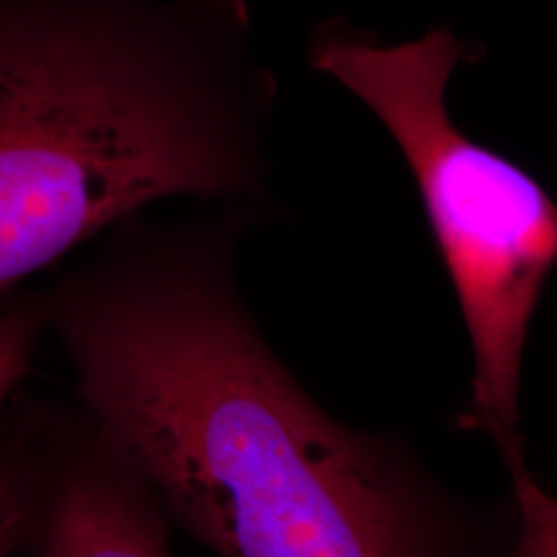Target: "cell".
I'll use <instances>...</instances> for the list:
<instances>
[{"mask_svg": "<svg viewBox=\"0 0 557 557\" xmlns=\"http://www.w3.org/2000/svg\"><path fill=\"white\" fill-rule=\"evenodd\" d=\"M0 444L20 475L21 556L172 557V524L77 403H21Z\"/></svg>", "mask_w": 557, "mask_h": 557, "instance_id": "4", "label": "cell"}, {"mask_svg": "<svg viewBox=\"0 0 557 557\" xmlns=\"http://www.w3.org/2000/svg\"><path fill=\"white\" fill-rule=\"evenodd\" d=\"M23 533V504L17 467L0 444V557L20 554Z\"/></svg>", "mask_w": 557, "mask_h": 557, "instance_id": "7", "label": "cell"}, {"mask_svg": "<svg viewBox=\"0 0 557 557\" xmlns=\"http://www.w3.org/2000/svg\"><path fill=\"white\" fill-rule=\"evenodd\" d=\"M478 57L448 27L386 46L333 20L320 23L310 41L314 69L379 116L411 170L473 349L471 398L458 425L490 440L508 469L524 460L520 370L557 264V202L450 116V77Z\"/></svg>", "mask_w": 557, "mask_h": 557, "instance_id": "3", "label": "cell"}, {"mask_svg": "<svg viewBox=\"0 0 557 557\" xmlns=\"http://www.w3.org/2000/svg\"><path fill=\"white\" fill-rule=\"evenodd\" d=\"M508 473L517 524L512 557H557V499L539 483L527 460Z\"/></svg>", "mask_w": 557, "mask_h": 557, "instance_id": "6", "label": "cell"}, {"mask_svg": "<svg viewBox=\"0 0 557 557\" xmlns=\"http://www.w3.org/2000/svg\"><path fill=\"white\" fill-rule=\"evenodd\" d=\"M267 218L137 213L41 292L81 411L220 557H490L475 512L397 444L329 418L260 335L234 260Z\"/></svg>", "mask_w": 557, "mask_h": 557, "instance_id": "1", "label": "cell"}, {"mask_svg": "<svg viewBox=\"0 0 557 557\" xmlns=\"http://www.w3.org/2000/svg\"><path fill=\"white\" fill-rule=\"evenodd\" d=\"M246 0H0V304L172 197L269 205Z\"/></svg>", "mask_w": 557, "mask_h": 557, "instance_id": "2", "label": "cell"}, {"mask_svg": "<svg viewBox=\"0 0 557 557\" xmlns=\"http://www.w3.org/2000/svg\"><path fill=\"white\" fill-rule=\"evenodd\" d=\"M46 333L41 292L0 304V409L29 372L36 345Z\"/></svg>", "mask_w": 557, "mask_h": 557, "instance_id": "5", "label": "cell"}]
</instances>
